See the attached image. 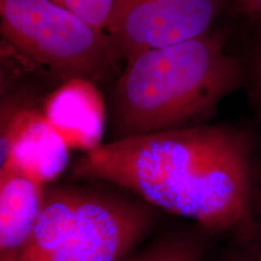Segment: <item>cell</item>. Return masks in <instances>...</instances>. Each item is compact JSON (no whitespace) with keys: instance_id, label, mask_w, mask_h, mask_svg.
Segmentation results:
<instances>
[{"instance_id":"cell-1","label":"cell","mask_w":261,"mask_h":261,"mask_svg":"<svg viewBox=\"0 0 261 261\" xmlns=\"http://www.w3.org/2000/svg\"><path fill=\"white\" fill-rule=\"evenodd\" d=\"M71 178L116 185L220 232L250 218L252 140L234 127L208 123L127 137L83 152Z\"/></svg>"},{"instance_id":"cell-2","label":"cell","mask_w":261,"mask_h":261,"mask_svg":"<svg viewBox=\"0 0 261 261\" xmlns=\"http://www.w3.org/2000/svg\"><path fill=\"white\" fill-rule=\"evenodd\" d=\"M244 79L243 65L218 34L142 52L114 86V140L203 125Z\"/></svg>"},{"instance_id":"cell-3","label":"cell","mask_w":261,"mask_h":261,"mask_svg":"<svg viewBox=\"0 0 261 261\" xmlns=\"http://www.w3.org/2000/svg\"><path fill=\"white\" fill-rule=\"evenodd\" d=\"M150 207L100 189L47 185L31 237L12 261H125L152 223Z\"/></svg>"},{"instance_id":"cell-4","label":"cell","mask_w":261,"mask_h":261,"mask_svg":"<svg viewBox=\"0 0 261 261\" xmlns=\"http://www.w3.org/2000/svg\"><path fill=\"white\" fill-rule=\"evenodd\" d=\"M0 31L12 51L61 84H97L119 62L106 32L52 0H0Z\"/></svg>"},{"instance_id":"cell-5","label":"cell","mask_w":261,"mask_h":261,"mask_svg":"<svg viewBox=\"0 0 261 261\" xmlns=\"http://www.w3.org/2000/svg\"><path fill=\"white\" fill-rule=\"evenodd\" d=\"M221 0H115L107 34L119 61L211 33Z\"/></svg>"},{"instance_id":"cell-6","label":"cell","mask_w":261,"mask_h":261,"mask_svg":"<svg viewBox=\"0 0 261 261\" xmlns=\"http://www.w3.org/2000/svg\"><path fill=\"white\" fill-rule=\"evenodd\" d=\"M0 132V171L16 169L45 187L64 171L69 148L42 110L3 104Z\"/></svg>"},{"instance_id":"cell-7","label":"cell","mask_w":261,"mask_h":261,"mask_svg":"<svg viewBox=\"0 0 261 261\" xmlns=\"http://www.w3.org/2000/svg\"><path fill=\"white\" fill-rule=\"evenodd\" d=\"M41 110L69 149L85 152L103 144L107 107L92 81L76 77L60 84L45 98Z\"/></svg>"},{"instance_id":"cell-8","label":"cell","mask_w":261,"mask_h":261,"mask_svg":"<svg viewBox=\"0 0 261 261\" xmlns=\"http://www.w3.org/2000/svg\"><path fill=\"white\" fill-rule=\"evenodd\" d=\"M45 188L16 169L0 171V261H12L27 244Z\"/></svg>"},{"instance_id":"cell-9","label":"cell","mask_w":261,"mask_h":261,"mask_svg":"<svg viewBox=\"0 0 261 261\" xmlns=\"http://www.w3.org/2000/svg\"><path fill=\"white\" fill-rule=\"evenodd\" d=\"M202 248L195 240L184 236L158 241L143 252L129 255L125 261H200Z\"/></svg>"},{"instance_id":"cell-10","label":"cell","mask_w":261,"mask_h":261,"mask_svg":"<svg viewBox=\"0 0 261 261\" xmlns=\"http://www.w3.org/2000/svg\"><path fill=\"white\" fill-rule=\"evenodd\" d=\"M107 33L115 0H52Z\"/></svg>"},{"instance_id":"cell-11","label":"cell","mask_w":261,"mask_h":261,"mask_svg":"<svg viewBox=\"0 0 261 261\" xmlns=\"http://www.w3.org/2000/svg\"><path fill=\"white\" fill-rule=\"evenodd\" d=\"M248 83H249L250 96L253 98L254 106L261 116V38L254 48V54L250 60L248 69Z\"/></svg>"},{"instance_id":"cell-12","label":"cell","mask_w":261,"mask_h":261,"mask_svg":"<svg viewBox=\"0 0 261 261\" xmlns=\"http://www.w3.org/2000/svg\"><path fill=\"white\" fill-rule=\"evenodd\" d=\"M234 6L244 17L261 25V0H233Z\"/></svg>"},{"instance_id":"cell-13","label":"cell","mask_w":261,"mask_h":261,"mask_svg":"<svg viewBox=\"0 0 261 261\" xmlns=\"http://www.w3.org/2000/svg\"><path fill=\"white\" fill-rule=\"evenodd\" d=\"M254 261H261V252L259 253V255H257V256H256V259H255V260H254Z\"/></svg>"},{"instance_id":"cell-14","label":"cell","mask_w":261,"mask_h":261,"mask_svg":"<svg viewBox=\"0 0 261 261\" xmlns=\"http://www.w3.org/2000/svg\"><path fill=\"white\" fill-rule=\"evenodd\" d=\"M249 261H254V260H249Z\"/></svg>"}]
</instances>
